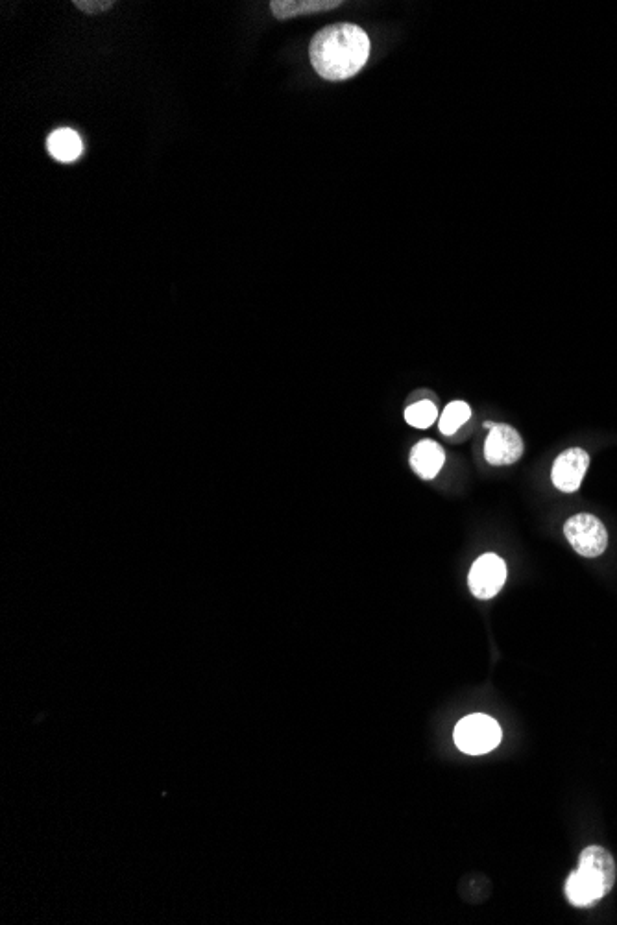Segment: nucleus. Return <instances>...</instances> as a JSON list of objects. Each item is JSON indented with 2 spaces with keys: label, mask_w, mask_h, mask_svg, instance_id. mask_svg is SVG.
<instances>
[{
  "label": "nucleus",
  "mask_w": 617,
  "mask_h": 925,
  "mask_svg": "<svg viewBox=\"0 0 617 925\" xmlns=\"http://www.w3.org/2000/svg\"><path fill=\"white\" fill-rule=\"evenodd\" d=\"M590 466V455L581 449V447H571L566 449L562 455H558L551 479L560 492L573 493L581 488L582 479Z\"/></svg>",
  "instance_id": "nucleus-7"
},
{
  "label": "nucleus",
  "mask_w": 617,
  "mask_h": 925,
  "mask_svg": "<svg viewBox=\"0 0 617 925\" xmlns=\"http://www.w3.org/2000/svg\"><path fill=\"white\" fill-rule=\"evenodd\" d=\"M342 6L340 0H274L270 2V10L279 21L298 17V15H311V13L331 12Z\"/></svg>",
  "instance_id": "nucleus-9"
},
{
  "label": "nucleus",
  "mask_w": 617,
  "mask_h": 925,
  "mask_svg": "<svg viewBox=\"0 0 617 925\" xmlns=\"http://www.w3.org/2000/svg\"><path fill=\"white\" fill-rule=\"evenodd\" d=\"M501 737L503 732L499 724L483 713H473L464 717L455 726L453 733L457 748L470 756H483L492 752L501 743Z\"/></svg>",
  "instance_id": "nucleus-3"
},
{
  "label": "nucleus",
  "mask_w": 617,
  "mask_h": 925,
  "mask_svg": "<svg viewBox=\"0 0 617 925\" xmlns=\"http://www.w3.org/2000/svg\"><path fill=\"white\" fill-rule=\"evenodd\" d=\"M73 4L80 12L89 13V15L108 12L115 6L113 0H74Z\"/></svg>",
  "instance_id": "nucleus-13"
},
{
  "label": "nucleus",
  "mask_w": 617,
  "mask_h": 925,
  "mask_svg": "<svg viewBox=\"0 0 617 925\" xmlns=\"http://www.w3.org/2000/svg\"><path fill=\"white\" fill-rule=\"evenodd\" d=\"M405 420L416 429H427L438 420V410L433 401H418L405 410Z\"/></svg>",
  "instance_id": "nucleus-12"
},
{
  "label": "nucleus",
  "mask_w": 617,
  "mask_h": 925,
  "mask_svg": "<svg viewBox=\"0 0 617 925\" xmlns=\"http://www.w3.org/2000/svg\"><path fill=\"white\" fill-rule=\"evenodd\" d=\"M446 462L444 449L433 440H424L414 445L411 453V466L422 479L431 481L440 473Z\"/></svg>",
  "instance_id": "nucleus-8"
},
{
  "label": "nucleus",
  "mask_w": 617,
  "mask_h": 925,
  "mask_svg": "<svg viewBox=\"0 0 617 925\" xmlns=\"http://www.w3.org/2000/svg\"><path fill=\"white\" fill-rule=\"evenodd\" d=\"M505 580H507V564L503 558L492 553L479 556L468 575L470 589L473 595L481 601L496 597L505 586Z\"/></svg>",
  "instance_id": "nucleus-5"
},
{
  "label": "nucleus",
  "mask_w": 617,
  "mask_h": 925,
  "mask_svg": "<svg viewBox=\"0 0 617 925\" xmlns=\"http://www.w3.org/2000/svg\"><path fill=\"white\" fill-rule=\"evenodd\" d=\"M309 58L318 76L327 82L350 80L363 71L370 58V37L351 23L322 28L311 41Z\"/></svg>",
  "instance_id": "nucleus-1"
},
{
  "label": "nucleus",
  "mask_w": 617,
  "mask_h": 925,
  "mask_svg": "<svg viewBox=\"0 0 617 925\" xmlns=\"http://www.w3.org/2000/svg\"><path fill=\"white\" fill-rule=\"evenodd\" d=\"M470 418H472L470 405L464 403V401H453V403H449L446 410H444V414L440 416V433L451 436V434L457 433L460 427Z\"/></svg>",
  "instance_id": "nucleus-11"
},
{
  "label": "nucleus",
  "mask_w": 617,
  "mask_h": 925,
  "mask_svg": "<svg viewBox=\"0 0 617 925\" xmlns=\"http://www.w3.org/2000/svg\"><path fill=\"white\" fill-rule=\"evenodd\" d=\"M564 536L568 538L569 545L575 553L584 558H597L605 553L608 547V532L601 519L592 514H577L569 517L564 525Z\"/></svg>",
  "instance_id": "nucleus-4"
},
{
  "label": "nucleus",
  "mask_w": 617,
  "mask_h": 925,
  "mask_svg": "<svg viewBox=\"0 0 617 925\" xmlns=\"http://www.w3.org/2000/svg\"><path fill=\"white\" fill-rule=\"evenodd\" d=\"M47 148H49L50 156L54 157L56 161L71 163V161H76L80 157L82 150H84V145H82L80 135L74 130L61 128V130L50 133Z\"/></svg>",
  "instance_id": "nucleus-10"
},
{
  "label": "nucleus",
  "mask_w": 617,
  "mask_h": 925,
  "mask_svg": "<svg viewBox=\"0 0 617 925\" xmlns=\"http://www.w3.org/2000/svg\"><path fill=\"white\" fill-rule=\"evenodd\" d=\"M523 455V440L520 434L507 423H497L486 438L484 458L492 466H510Z\"/></svg>",
  "instance_id": "nucleus-6"
},
{
  "label": "nucleus",
  "mask_w": 617,
  "mask_h": 925,
  "mask_svg": "<svg viewBox=\"0 0 617 925\" xmlns=\"http://www.w3.org/2000/svg\"><path fill=\"white\" fill-rule=\"evenodd\" d=\"M617 868L612 853L603 846L584 848L579 868L566 881V898L575 907H592L616 885Z\"/></svg>",
  "instance_id": "nucleus-2"
}]
</instances>
